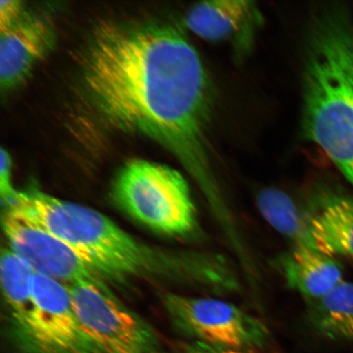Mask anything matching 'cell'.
<instances>
[{"label": "cell", "mask_w": 353, "mask_h": 353, "mask_svg": "<svg viewBox=\"0 0 353 353\" xmlns=\"http://www.w3.org/2000/svg\"><path fill=\"white\" fill-rule=\"evenodd\" d=\"M0 37V85L13 90L25 82L34 68L52 50L55 32L51 22L26 14Z\"/></svg>", "instance_id": "9c48e42d"}, {"label": "cell", "mask_w": 353, "mask_h": 353, "mask_svg": "<svg viewBox=\"0 0 353 353\" xmlns=\"http://www.w3.org/2000/svg\"><path fill=\"white\" fill-rule=\"evenodd\" d=\"M287 285L306 300L325 296L344 281L341 264L319 250L292 247L276 260Z\"/></svg>", "instance_id": "8fae6325"}, {"label": "cell", "mask_w": 353, "mask_h": 353, "mask_svg": "<svg viewBox=\"0 0 353 353\" xmlns=\"http://www.w3.org/2000/svg\"><path fill=\"white\" fill-rule=\"evenodd\" d=\"M8 207L20 211L66 243L108 279L119 280L147 272H156L174 282L178 279L181 271L179 250H150L94 209L37 189L17 192Z\"/></svg>", "instance_id": "3957f363"}, {"label": "cell", "mask_w": 353, "mask_h": 353, "mask_svg": "<svg viewBox=\"0 0 353 353\" xmlns=\"http://www.w3.org/2000/svg\"><path fill=\"white\" fill-rule=\"evenodd\" d=\"M309 325L334 341L353 342V283L343 281L325 296L307 303Z\"/></svg>", "instance_id": "5bb4252c"}, {"label": "cell", "mask_w": 353, "mask_h": 353, "mask_svg": "<svg viewBox=\"0 0 353 353\" xmlns=\"http://www.w3.org/2000/svg\"><path fill=\"white\" fill-rule=\"evenodd\" d=\"M83 81L105 121L169 150L196 181L212 214L226 213L229 203L207 139L213 85L179 26L165 21L99 26L87 47Z\"/></svg>", "instance_id": "6da1fadb"}, {"label": "cell", "mask_w": 353, "mask_h": 353, "mask_svg": "<svg viewBox=\"0 0 353 353\" xmlns=\"http://www.w3.org/2000/svg\"><path fill=\"white\" fill-rule=\"evenodd\" d=\"M304 134L353 186V24L330 7L317 17L303 74Z\"/></svg>", "instance_id": "7a4b0ae2"}, {"label": "cell", "mask_w": 353, "mask_h": 353, "mask_svg": "<svg viewBox=\"0 0 353 353\" xmlns=\"http://www.w3.org/2000/svg\"><path fill=\"white\" fill-rule=\"evenodd\" d=\"M3 228L10 249L35 274L65 286L108 279L77 251L13 207L3 216Z\"/></svg>", "instance_id": "ba28073f"}, {"label": "cell", "mask_w": 353, "mask_h": 353, "mask_svg": "<svg viewBox=\"0 0 353 353\" xmlns=\"http://www.w3.org/2000/svg\"><path fill=\"white\" fill-rule=\"evenodd\" d=\"M66 287L79 323L105 353H165L156 331L118 300L105 282Z\"/></svg>", "instance_id": "5b68a950"}, {"label": "cell", "mask_w": 353, "mask_h": 353, "mask_svg": "<svg viewBox=\"0 0 353 353\" xmlns=\"http://www.w3.org/2000/svg\"><path fill=\"white\" fill-rule=\"evenodd\" d=\"M321 253L353 262V198L321 190L310 201Z\"/></svg>", "instance_id": "7c38bea8"}, {"label": "cell", "mask_w": 353, "mask_h": 353, "mask_svg": "<svg viewBox=\"0 0 353 353\" xmlns=\"http://www.w3.org/2000/svg\"><path fill=\"white\" fill-rule=\"evenodd\" d=\"M256 205L263 218L292 247L320 251L310 205H302L282 190L268 188L256 196Z\"/></svg>", "instance_id": "4fadbf2b"}, {"label": "cell", "mask_w": 353, "mask_h": 353, "mask_svg": "<svg viewBox=\"0 0 353 353\" xmlns=\"http://www.w3.org/2000/svg\"><path fill=\"white\" fill-rule=\"evenodd\" d=\"M259 348H240L211 345V344L194 342L184 346L179 353H261Z\"/></svg>", "instance_id": "ac0fdd59"}, {"label": "cell", "mask_w": 353, "mask_h": 353, "mask_svg": "<svg viewBox=\"0 0 353 353\" xmlns=\"http://www.w3.org/2000/svg\"><path fill=\"white\" fill-rule=\"evenodd\" d=\"M262 14L252 1L214 0L196 3L184 23L197 37L213 42H230L245 50L262 24Z\"/></svg>", "instance_id": "30bf717a"}, {"label": "cell", "mask_w": 353, "mask_h": 353, "mask_svg": "<svg viewBox=\"0 0 353 353\" xmlns=\"http://www.w3.org/2000/svg\"><path fill=\"white\" fill-rule=\"evenodd\" d=\"M24 3L19 0L0 1V32L12 28L26 14Z\"/></svg>", "instance_id": "e0dca14e"}, {"label": "cell", "mask_w": 353, "mask_h": 353, "mask_svg": "<svg viewBox=\"0 0 353 353\" xmlns=\"http://www.w3.org/2000/svg\"><path fill=\"white\" fill-rule=\"evenodd\" d=\"M0 193H1L2 201L6 203V206H10L15 200L17 191L12 187V160L10 154L1 149V158H0Z\"/></svg>", "instance_id": "2e32d148"}, {"label": "cell", "mask_w": 353, "mask_h": 353, "mask_svg": "<svg viewBox=\"0 0 353 353\" xmlns=\"http://www.w3.org/2000/svg\"><path fill=\"white\" fill-rule=\"evenodd\" d=\"M0 270L3 294L10 313L8 334H10L25 328L32 319L34 272L10 248L2 250Z\"/></svg>", "instance_id": "9a60e30c"}, {"label": "cell", "mask_w": 353, "mask_h": 353, "mask_svg": "<svg viewBox=\"0 0 353 353\" xmlns=\"http://www.w3.org/2000/svg\"><path fill=\"white\" fill-rule=\"evenodd\" d=\"M119 205L152 230L171 236L200 231L186 179L170 166L134 159L119 171L113 184Z\"/></svg>", "instance_id": "277c9868"}, {"label": "cell", "mask_w": 353, "mask_h": 353, "mask_svg": "<svg viewBox=\"0 0 353 353\" xmlns=\"http://www.w3.org/2000/svg\"><path fill=\"white\" fill-rule=\"evenodd\" d=\"M32 288V319L8 334L15 353H105L79 323L68 287L34 273Z\"/></svg>", "instance_id": "8992f818"}, {"label": "cell", "mask_w": 353, "mask_h": 353, "mask_svg": "<svg viewBox=\"0 0 353 353\" xmlns=\"http://www.w3.org/2000/svg\"><path fill=\"white\" fill-rule=\"evenodd\" d=\"M163 303L175 329L196 342L261 348L270 337L263 321L226 300L167 293Z\"/></svg>", "instance_id": "52a82bcc"}]
</instances>
